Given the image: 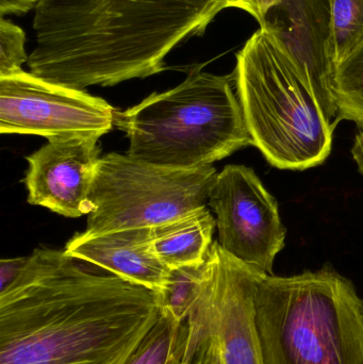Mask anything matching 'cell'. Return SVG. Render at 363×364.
<instances>
[{"mask_svg":"<svg viewBox=\"0 0 363 364\" xmlns=\"http://www.w3.org/2000/svg\"><path fill=\"white\" fill-rule=\"evenodd\" d=\"M189 337L188 321L176 322L160 310L155 325L126 364H183Z\"/></svg>","mask_w":363,"mask_h":364,"instance_id":"cell-13","label":"cell"},{"mask_svg":"<svg viewBox=\"0 0 363 364\" xmlns=\"http://www.w3.org/2000/svg\"><path fill=\"white\" fill-rule=\"evenodd\" d=\"M352 154H353L354 160L357 164L360 173L363 175V129L360 130L356 136Z\"/></svg>","mask_w":363,"mask_h":364,"instance_id":"cell-22","label":"cell"},{"mask_svg":"<svg viewBox=\"0 0 363 364\" xmlns=\"http://www.w3.org/2000/svg\"><path fill=\"white\" fill-rule=\"evenodd\" d=\"M260 273L227 254L219 242H213L208 254L207 284L213 329L224 364H264L255 311Z\"/></svg>","mask_w":363,"mask_h":364,"instance_id":"cell-9","label":"cell"},{"mask_svg":"<svg viewBox=\"0 0 363 364\" xmlns=\"http://www.w3.org/2000/svg\"><path fill=\"white\" fill-rule=\"evenodd\" d=\"M234 75L190 70L163 93H153L114 113V126L129 140L127 154L157 166L202 168L254 146L234 92Z\"/></svg>","mask_w":363,"mask_h":364,"instance_id":"cell-3","label":"cell"},{"mask_svg":"<svg viewBox=\"0 0 363 364\" xmlns=\"http://www.w3.org/2000/svg\"><path fill=\"white\" fill-rule=\"evenodd\" d=\"M67 256L102 267L128 282L161 293L170 269L153 250L151 227L75 235L64 247Z\"/></svg>","mask_w":363,"mask_h":364,"instance_id":"cell-11","label":"cell"},{"mask_svg":"<svg viewBox=\"0 0 363 364\" xmlns=\"http://www.w3.org/2000/svg\"><path fill=\"white\" fill-rule=\"evenodd\" d=\"M115 109L85 92L21 70L0 77V134L102 138L114 126Z\"/></svg>","mask_w":363,"mask_h":364,"instance_id":"cell-7","label":"cell"},{"mask_svg":"<svg viewBox=\"0 0 363 364\" xmlns=\"http://www.w3.org/2000/svg\"><path fill=\"white\" fill-rule=\"evenodd\" d=\"M40 0H0V16L23 15L36 10Z\"/></svg>","mask_w":363,"mask_h":364,"instance_id":"cell-21","label":"cell"},{"mask_svg":"<svg viewBox=\"0 0 363 364\" xmlns=\"http://www.w3.org/2000/svg\"><path fill=\"white\" fill-rule=\"evenodd\" d=\"M321 0H257L260 25L273 14L296 15Z\"/></svg>","mask_w":363,"mask_h":364,"instance_id":"cell-19","label":"cell"},{"mask_svg":"<svg viewBox=\"0 0 363 364\" xmlns=\"http://www.w3.org/2000/svg\"><path fill=\"white\" fill-rule=\"evenodd\" d=\"M332 93L336 123L347 119L363 129V43L335 68Z\"/></svg>","mask_w":363,"mask_h":364,"instance_id":"cell-16","label":"cell"},{"mask_svg":"<svg viewBox=\"0 0 363 364\" xmlns=\"http://www.w3.org/2000/svg\"><path fill=\"white\" fill-rule=\"evenodd\" d=\"M207 272L208 258L198 264L170 269L166 287L157 294L160 310L176 322H185L200 301Z\"/></svg>","mask_w":363,"mask_h":364,"instance_id":"cell-14","label":"cell"},{"mask_svg":"<svg viewBox=\"0 0 363 364\" xmlns=\"http://www.w3.org/2000/svg\"><path fill=\"white\" fill-rule=\"evenodd\" d=\"M208 203L217 216L222 248L249 267L272 274L275 258L285 247L286 228L276 199L253 168L225 166Z\"/></svg>","mask_w":363,"mask_h":364,"instance_id":"cell-8","label":"cell"},{"mask_svg":"<svg viewBox=\"0 0 363 364\" xmlns=\"http://www.w3.org/2000/svg\"><path fill=\"white\" fill-rule=\"evenodd\" d=\"M217 220L207 207L151 227L153 250L168 267L198 264L208 258Z\"/></svg>","mask_w":363,"mask_h":364,"instance_id":"cell-12","label":"cell"},{"mask_svg":"<svg viewBox=\"0 0 363 364\" xmlns=\"http://www.w3.org/2000/svg\"><path fill=\"white\" fill-rule=\"evenodd\" d=\"M217 170L174 168L131 156H102L89 200L87 235L155 227L207 207Z\"/></svg>","mask_w":363,"mask_h":364,"instance_id":"cell-6","label":"cell"},{"mask_svg":"<svg viewBox=\"0 0 363 364\" xmlns=\"http://www.w3.org/2000/svg\"><path fill=\"white\" fill-rule=\"evenodd\" d=\"M236 0H40L32 29L31 74L85 90L166 70V58L202 36Z\"/></svg>","mask_w":363,"mask_h":364,"instance_id":"cell-2","label":"cell"},{"mask_svg":"<svg viewBox=\"0 0 363 364\" xmlns=\"http://www.w3.org/2000/svg\"><path fill=\"white\" fill-rule=\"evenodd\" d=\"M98 138L65 136L48 140L28 156V203L65 218L89 215V196L99 162Z\"/></svg>","mask_w":363,"mask_h":364,"instance_id":"cell-10","label":"cell"},{"mask_svg":"<svg viewBox=\"0 0 363 364\" xmlns=\"http://www.w3.org/2000/svg\"><path fill=\"white\" fill-rule=\"evenodd\" d=\"M26 34L23 30L6 17L0 18V77L21 72L28 63Z\"/></svg>","mask_w":363,"mask_h":364,"instance_id":"cell-18","label":"cell"},{"mask_svg":"<svg viewBox=\"0 0 363 364\" xmlns=\"http://www.w3.org/2000/svg\"><path fill=\"white\" fill-rule=\"evenodd\" d=\"M240 10L251 14L254 18L259 21V11H258L257 0H236Z\"/></svg>","mask_w":363,"mask_h":364,"instance_id":"cell-23","label":"cell"},{"mask_svg":"<svg viewBox=\"0 0 363 364\" xmlns=\"http://www.w3.org/2000/svg\"><path fill=\"white\" fill-rule=\"evenodd\" d=\"M363 43V0H330L328 53L334 68Z\"/></svg>","mask_w":363,"mask_h":364,"instance_id":"cell-15","label":"cell"},{"mask_svg":"<svg viewBox=\"0 0 363 364\" xmlns=\"http://www.w3.org/2000/svg\"><path fill=\"white\" fill-rule=\"evenodd\" d=\"M30 256L1 259L0 261V293L8 290L25 271Z\"/></svg>","mask_w":363,"mask_h":364,"instance_id":"cell-20","label":"cell"},{"mask_svg":"<svg viewBox=\"0 0 363 364\" xmlns=\"http://www.w3.org/2000/svg\"><path fill=\"white\" fill-rule=\"evenodd\" d=\"M38 248L0 293V364H126L160 316L157 293Z\"/></svg>","mask_w":363,"mask_h":364,"instance_id":"cell-1","label":"cell"},{"mask_svg":"<svg viewBox=\"0 0 363 364\" xmlns=\"http://www.w3.org/2000/svg\"><path fill=\"white\" fill-rule=\"evenodd\" d=\"M255 311L264 364H363V299L330 267L261 272Z\"/></svg>","mask_w":363,"mask_h":364,"instance_id":"cell-5","label":"cell"},{"mask_svg":"<svg viewBox=\"0 0 363 364\" xmlns=\"http://www.w3.org/2000/svg\"><path fill=\"white\" fill-rule=\"evenodd\" d=\"M187 321L190 337L183 364H224L213 329L212 306L207 289Z\"/></svg>","mask_w":363,"mask_h":364,"instance_id":"cell-17","label":"cell"},{"mask_svg":"<svg viewBox=\"0 0 363 364\" xmlns=\"http://www.w3.org/2000/svg\"><path fill=\"white\" fill-rule=\"evenodd\" d=\"M232 75L253 145L271 166L303 171L330 157L337 123L327 119L272 28L260 26L247 40Z\"/></svg>","mask_w":363,"mask_h":364,"instance_id":"cell-4","label":"cell"}]
</instances>
